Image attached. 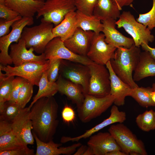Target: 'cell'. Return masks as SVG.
I'll list each match as a JSON object with an SVG mask.
<instances>
[{"label":"cell","mask_w":155,"mask_h":155,"mask_svg":"<svg viewBox=\"0 0 155 155\" xmlns=\"http://www.w3.org/2000/svg\"><path fill=\"white\" fill-rule=\"evenodd\" d=\"M30 111L28 107L22 109L11 123L13 131L26 146L34 144L35 140L31 131L32 125L30 115Z\"/></svg>","instance_id":"obj_15"},{"label":"cell","mask_w":155,"mask_h":155,"mask_svg":"<svg viewBox=\"0 0 155 155\" xmlns=\"http://www.w3.org/2000/svg\"><path fill=\"white\" fill-rule=\"evenodd\" d=\"M151 98L153 102L155 104V90L152 92L151 93Z\"/></svg>","instance_id":"obj_48"},{"label":"cell","mask_w":155,"mask_h":155,"mask_svg":"<svg viewBox=\"0 0 155 155\" xmlns=\"http://www.w3.org/2000/svg\"><path fill=\"white\" fill-rule=\"evenodd\" d=\"M113 3L118 7L120 10L124 6L130 5L132 3L133 0H111Z\"/></svg>","instance_id":"obj_43"},{"label":"cell","mask_w":155,"mask_h":155,"mask_svg":"<svg viewBox=\"0 0 155 155\" xmlns=\"http://www.w3.org/2000/svg\"><path fill=\"white\" fill-rule=\"evenodd\" d=\"M120 11L111 0H98L93 15L101 21L109 19L116 20L120 16Z\"/></svg>","instance_id":"obj_27"},{"label":"cell","mask_w":155,"mask_h":155,"mask_svg":"<svg viewBox=\"0 0 155 155\" xmlns=\"http://www.w3.org/2000/svg\"><path fill=\"white\" fill-rule=\"evenodd\" d=\"M136 123L142 130L148 132L155 129V111L146 110L136 118Z\"/></svg>","instance_id":"obj_32"},{"label":"cell","mask_w":155,"mask_h":155,"mask_svg":"<svg viewBox=\"0 0 155 155\" xmlns=\"http://www.w3.org/2000/svg\"><path fill=\"white\" fill-rule=\"evenodd\" d=\"M28 147L13 131L11 123L0 121V152Z\"/></svg>","instance_id":"obj_23"},{"label":"cell","mask_w":155,"mask_h":155,"mask_svg":"<svg viewBox=\"0 0 155 155\" xmlns=\"http://www.w3.org/2000/svg\"><path fill=\"white\" fill-rule=\"evenodd\" d=\"M126 119L125 113L120 111L117 106L115 105L113 106L110 111V115L107 118L96 125L92 128L87 130L81 135L75 137L63 136L61 138V142L65 143L67 142H78L82 139H85L90 137L93 134L105 127L115 123H122Z\"/></svg>","instance_id":"obj_17"},{"label":"cell","mask_w":155,"mask_h":155,"mask_svg":"<svg viewBox=\"0 0 155 155\" xmlns=\"http://www.w3.org/2000/svg\"><path fill=\"white\" fill-rule=\"evenodd\" d=\"M78 22V27L85 31H91L96 34L102 32L103 25L101 21L93 15H88L76 10Z\"/></svg>","instance_id":"obj_28"},{"label":"cell","mask_w":155,"mask_h":155,"mask_svg":"<svg viewBox=\"0 0 155 155\" xmlns=\"http://www.w3.org/2000/svg\"><path fill=\"white\" fill-rule=\"evenodd\" d=\"M152 88L137 87L132 89L129 96L133 98L141 106L148 107L155 106L151 98Z\"/></svg>","instance_id":"obj_30"},{"label":"cell","mask_w":155,"mask_h":155,"mask_svg":"<svg viewBox=\"0 0 155 155\" xmlns=\"http://www.w3.org/2000/svg\"><path fill=\"white\" fill-rule=\"evenodd\" d=\"M94 34L92 31H85L78 27L71 36L63 41L64 43L73 53L87 56Z\"/></svg>","instance_id":"obj_16"},{"label":"cell","mask_w":155,"mask_h":155,"mask_svg":"<svg viewBox=\"0 0 155 155\" xmlns=\"http://www.w3.org/2000/svg\"><path fill=\"white\" fill-rule=\"evenodd\" d=\"M141 46L144 51L148 52L155 61V47H151L149 46L148 44L145 43H142Z\"/></svg>","instance_id":"obj_44"},{"label":"cell","mask_w":155,"mask_h":155,"mask_svg":"<svg viewBox=\"0 0 155 155\" xmlns=\"http://www.w3.org/2000/svg\"><path fill=\"white\" fill-rule=\"evenodd\" d=\"M101 21L103 27L102 32L106 43L117 48L122 46L129 48L134 44L132 38L125 36L116 29V20L109 19Z\"/></svg>","instance_id":"obj_19"},{"label":"cell","mask_w":155,"mask_h":155,"mask_svg":"<svg viewBox=\"0 0 155 155\" xmlns=\"http://www.w3.org/2000/svg\"><path fill=\"white\" fill-rule=\"evenodd\" d=\"M58 105L53 96L37 100L31 107L30 115L32 132L42 142L53 140L59 124Z\"/></svg>","instance_id":"obj_1"},{"label":"cell","mask_w":155,"mask_h":155,"mask_svg":"<svg viewBox=\"0 0 155 155\" xmlns=\"http://www.w3.org/2000/svg\"><path fill=\"white\" fill-rule=\"evenodd\" d=\"M141 52L140 47L135 44L129 48L119 47L114 57L109 61L115 74L132 89L139 87L133 80V73L138 63Z\"/></svg>","instance_id":"obj_2"},{"label":"cell","mask_w":155,"mask_h":155,"mask_svg":"<svg viewBox=\"0 0 155 155\" xmlns=\"http://www.w3.org/2000/svg\"><path fill=\"white\" fill-rule=\"evenodd\" d=\"M53 24L41 22L38 25L31 27H25L21 38L25 42L27 48H32L36 53H44L47 44L54 37Z\"/></svg>","instance_id":"obj_4"},{"label":"cell","mask_w":155,"mask_h":155,"mask_svg":"<svg viewBox=\"0 0 155 155\" xmlns=\"http://www.w3.org/2000/svg\"><path fill=\"white\" fill-rule=\"evenodd\" d=\"M61 116L63 121L68 124L73 122L75 118V114L73 109L70 106L65 105L63 108Z\"/></svg>","instance_id":"obj_41"},{"label":"cell","mask_w":155,"mask_h":155,"mask_svg":"<svg viewBox=\"0 0 155 155\" xmlns=\"http://www.w3.org/2000/svg\"><path fill=\"white\" fill-rule=\"evenodd\" d=\"M152 88L153 91L155 90V83L153 84Z\"/></svg>","instance_id":"obj_49"},{"label":"cell","mask_w":155,"mask_h":155,"mask_svg":"<svg viewBox=\"0 0 155 155\" xmlns=\"http://www.w3.org/2000/svg\"><path fill=\"white\" fill-rule=\"evenodd\" d=\"M34 150L28 147L6 150L0 152V155H33Z\"/></svg>","instance_id":"obj_40"},{"label":"cell","mask_w":155,"mask_h":155,"mask_svg":"<svg viewBox=\"0 0 155 155\" xmlns=\"http://www.w3.org/2000/svg\"><path fill=\"white\" fill-rule=\"evenodd\" d=\"M116 22L117 28H123L132 37L135 46L140 47L142 43L152 42L154 36L150 30L137 22L129 11H123Z\"/></svg>","instance_id":"obj_6"},{"label":"cell","mask_w":155,"mask_h":155,"mask_svg":"<svg viewBox=\"0 0 155 155\" xmlns=\"http://www.w3.org/2000/svg\"><path fill=\"white\" fill-rule=\"evenodd\" d=\"M34 23L33 17H22L16 20L11 25L12 30L8 34L0 38V63L3 65L13 63L8 54L9 47L13 42L18 43L21 38L24 28L31 26Z\"/></svg>","instance_id":"obj_10"},{"label":"cell","mask_w":155,"mask_h":155,"mask_svg":"<svg viewBox=\"0 0 155 155\" xmlns=\"http://www.w3.org/2000/svg\"><path fill=\"white\" fill-rule=\"evenodd\" d=\"M106 155H126L121 150H113L108 153Z\"/></svg>","instance_id":"obj_46"},{"label":"cell","mask_w":155,"mask_h":155,"mask_svg":"<svg viewBox=\"0 0 155 155\" xmlns=\"http://www.w3.org/2000/svg\"><path fill=\"white\" fill-rule=\"evenodd\" d=\"M108 132L114 139L121 150L126 155H147L144 144L130 130L122 123L113 124Z\"/></svg>","instance_id":"obj_3"},{"label":"cell","mask_w":155,"mask_h":155,"mask_svg":"<svg viewBox=\"0 0 155 155\" xmlns=\"http://www.w3.org/2000/svg\"><path fill=\"white\" fill-rule=\"evenodd\" d=\"M22 16L20 15L15 19L11 20H7L0 18V37L6 35L9 33V28L16 20L20 19Z\"/></svg>","instance_id":"obj_42"},{"label":"cell","mask_w":155,"mask_h":155,"mask_svg":"<svg viewBox=\"0 0 155 155\" xmlns=\"http://www.w3.org/2000/svg\"><path fill=\"white\" fill-rule=\"evenodd\" d=\"M88 66L90 76L87 94L97 98L110 95V75L106 66L94 63Z\"/></svg>","instance_id":"obj_7"},{"label":"cell","mask_w":155,"mask_h":155,"mask_svg":"<svg viewBox=\"0 0 155 155\" xmlns=\"http://www.w3.org/2000/svg\"><path fill=\"white\" fill-rule=\"evenodd\" d=\"M44 53L46 60L61 59L77 62L89 65L94 63L87 56L76 54L64 45L59 37H55L46 45Z\"/></svg>","instance_id":"obj_12"},{"label":"cell","mask_w":155,"mask_h":155,"mask_svg":"<svg viewBox=\"0 0 155 155\" xmlns=\"http://www.w3.org/2000/svg\"><path fill=\"white\" fill-rule=\"evenodd\" d=\"M9 55L14 66H18L27 62H35L41 64L46 63L48 60L45 59L44 53L39 55L34 53L32 48L27 49L25 41L21 38L18 43L11 44Z\"/></svg>","instance_id":"obj_14"},{"label":"cell","mask_w":155,"mask_h":155,"mask_svg":"<svg viewBox=\"0 0 155 155\" xmlns=\"http://www.w3.org/2000/svg\"><path fill=\"white\" fill-rule=\"evenodd\" d=\"M88 146L86 145H81L77 150V151L73 154L74 155H83L86 151Z\"/></svg>","instance_id":"obj_45"},{"label":"cell","mask_w":155,"mask_h":155,"mask_svg":"<svg viewBox=\"0 0 155 155\" xmlns=\"http://www.w3.org/2000/svg\"><path fill=\"white\" fill-rule=\"evenodd\" d=\"M14 76H7L0 70V109L5 103L9 100L13 88Z\"/></svg>","instance_id":"obj_31"},{"label":"cell","mask_w":155,"mask_h":155,"mask_svg":"<svg viewBox=\"0 0 155 155\" xmlns=\"http://www.w3.org/2000/svg\"><path fill=\"white\" fill-rule=\"evenodd\" d=\"M20 15L17 12L6 6L5 4H0V18L11 20L15 19Z\"/></svg>","instance_id":"obj_39"},{"label":"cell","mask_w":155,"mask_h":155,"mask_svg":"<svg viewBox=\"0 0 155 155\" xmlns=\"http://www.w3.org/2000/svg\"><path fill=\"white\" fill-rule=\"evenodd\" d=\"M50 65L49 60L44 64L29 62L16 67L0 64V70L4 71L6 76L22 77L30 82L34 85L38 86L43 73L49 69Z\"/></svg>","instance_id":"obj_9"},{"label":"cell","mask_w":155,"mask_h":155,"mask_svg":"<svg viewBox=\"0 0 155 155\" xmlns=\"http://www.w3.org/2000/svg\"><path fill=\"white\" fill-rule=\"evenodd\" d=\"M57 80L56 82L58 92L65 95L73 103L76 105L77 108H80L84 102L85 95L82 87L60 75Z\"/></svg>","instance_id":"obj_20"},{"label":"cell","mask_w":155,"mask_h":155,"mask_svg":"<svg viewBox=\"0 0 155 155\" xmlns=\"http://www.w3.org/2000/svg\"><path fill=\"white\" fill-rule=\"evenodd\" d=\"M22 109L17 102L8 100L0 109V121L11 123Z\"/></svg>","instance_id":"obj_33"},{"label":"cell","mask_w":155,"mask_h":155,"mask_svg":"<svg viewBox=\"0 0 155 155\" xmlns=\"http://www.w3.org/2000/svg\"><path fill=\"white\" fill-rule=\"evenodd\" d=\"M44 2V0H5V5L22 17H33Z\"/></svg>","instance_id":"obj_24"},{"label":"cell","mask_w":155,"mask_h":155,"mask_svg":"<svg viewBox=\"0 0 155 155\" xmlns=\"http://www.w3.org/2000/svg\"><path fill=\"white\" fill-rule=\"evenodd\" d=\"M26 79L19 76L14 78L13 82L12 92L9 100L17 102L19 93Z\"/></svg>","instance_id":"obj_38"},{"label":"cell","mask_w":155,"mask_h":155,"mask_svg":"<svg viewBox=\"0 0 155 155\" xmlns=\"http://www.w3.org/2000/svg\"><path fill=\"white\" fill-rule=\"evenodd\" d=\"M5 0H0V4H5Z\"/></svg>","instance_id":"obj_50"},{"label":"cell","mask_w":155,"mask_h":155,"mask_svg":"<svg viewBox=\"0 0 155 155\" xmlns=\"http://www.w3.org/2000/svg\"><path fill=\"white\" fill-rule=\"evenodd\" d=\"M78 27L77 13L75 11L68 13L63 21L53 29V36L59 37L63 41L70 37Z\"/></svg>","instance_id":"obj_25"},{"label":"cell","mask_w":155,"mask_h":155,"mask_svg":"<svg viewBox=\"0 0 155 155\" xmlns=\"http://www.w3.org/2000/svg\"><path fill=\"white\" fill-rule=\"evenodd\" d=\"M59 71L63 77L81 85L85 95L87 94L90 76L88 65L62 59Z\"/></svg>","instance_id":"obj_11"},{"label":"cell","mask_w":155,"mask_h":155,"mask_svg":"<svg viewBox=\"0 0 155 155\" xmlns=\"http://www.w3.org/2000/svg\"><path fill=\"white\" fill-rule=\"evenodd\" d=\"M32 133L36 144L35 155H71L82 145L78 143L67 147H60L62 144L56 143L53 140L47 142H42L35 133Z\"/></svg>","instance_id":"obj_22"},{"label":"cell","mask_w":155,"mask_h":155,"mask_svg":"<svg viewBox=\"0 0 155 155\" xmlns=\"http://www.w3.org/2000/svg\"><path fill=\"white\" fill-rule=\"evenodd\" d=\"M75 0H46L37 12L36 18L41 22L59 25L69 13L75 11Z\"/></svg>","instance_id":"obj_5"},{"label":"cell","mask_w":155,"mask_h":155,"mask_svg":"<svg viewBox=\"0 0 155 155\" xmlns=\"http://www.w3.org/2000/svg\"><path fill=\"white\" fill-rule=\"evenodd\" d=\"M33 84L26 79L18 97L17 103L23 108L30 100L33 93Z\"/></svg>","instance_id":"obj_34"},{"label":"cell","mask_w":155,"mask_h":155,"mask_svg":"<svg viewBox=\"0 0 155 155\" xmlns=\"http://www.w3.org/2000/svg\"><path fill=\"white\" fill-rule=\"evenodd\" d=\"M153 0L152 7L148 12L140 14L136 20L143 24L150 30L155 28V0Z\"/></svg>","instance_id":"obj_35"},{"label":"cell","mask_w":155,"mask_h":155,"mask_svg":"<svg viewBox=\"0 0 155 155\" xmlns=\"http://www.w3.org/2000/svg\"><path fill=\"white\" fill-rule=\"evenodd\" d=\"M103 33H95L87 57L94 63L105 65L113 58L117 48L106 43Z\"/></svg>","instance_id":"obj_13"},{"label":"cell","mask_w":155,"mask_h":155,"mask_svg":"<svg viewBox=\"0 0 155 155\" xmlns=\"http://www.w3.org/2000/svg\"><path fill=\"white\" fill-rule=\"evenodd\" d=\"M106 66L110 73V94L114 97L113 103L117 106H122L125 104V97L129 96L132 88L115 74L112 69L110 61L107 63Z\"/></svg>","instance_id":"obj_21"},{"label":"cell","mask_w":155,"mask_h":155,"mask_svg":"<svg viewBox=\"0 0 155 155\" xmlns=\"http://www.w3.org/2000/svg\"><path fill=\"white\" fill-rule=\"evenodd\" d=\"M38 86L39 89L38 92L28 107L30 110L34 104L39 98L44 97L53 96L58 92L57 86L56 82H51L48 80L47 70L43 73L38 83Z\"/></svg>","instance_id":"obj_29"},{"label":"cell","mask_w":155,"mask_h":155,"mask_svg":"<svg viewBox=\"0 0 155 155\" xmlns=\"http://www.w3.org/2000/svg\"><path fill=\"white\" fill-rule=\"evenodd\" d=\"M154 76H155V60L148 52H141L133 75L134 81H138L145 78Z\"/></svg>","instance_id":"obj_26"},{"label":"cell","mask_w":155,"mask_h":155,"mask_svg":"<svg viewBox=\"0 0 155 155\" xmlns=\"http://www.w3.org/2000/svg\"><path fill=\"white\" fill-rule=\"evenodd\" d=\"M87 145L92 149L94 155H106L113 150H121L109 132H99L91 136L87 142Z\"/></svg>","instance_id":"obj_18"},{"label":"cell","mask_w":155,"mask_h":155,"mask_svg":"<svg viewBox=\"0 0 155 155\" xmlns=\"http://www.w3.org/2000/svg\"></svg>","instance_id":"obj_51"},{"label":"cell","mask_w":155,"mask_h":155,"mask_svg":"<svg viewBox=\"0 0 155 155\" xmlns=\"http://www.w3.org/2000/svg\"><path fill=\"white\" fill-rule=\"evenodd\" d=\"M61 59H55L49 60L50 65L47 70V76L48 80L51 82H55L59 77V73Z\"/></svg>","instance_id":"obj_37"},{"label":"cell","mask_w":155,"mask_h":155,"mask_svg":"<svg viewBox=\"0 0 155 155\" xmlns=\"http://www.w3.org/2000/svg\"><path fill=\"white\" fill-rule=\"evenodd\" d=\"M83 155H94V154L92 149L88 146Z\"/></svg>","instance_id":"obj_47"},{"label":"cell","mask_w":155,"mask_h":155,"mask_svg":"<svg viewBox=\"0 0 155 155\" xmlns=\"http://www.w3.org/2000/svg\"><path fill=\"white\" fill-rule=\"evenodd\" d=\"M114 97L110 95L97 98L86 94L81 106L77 108L79 118L84 123L89 122L107 110L114 103Z\"/></svg>","instance_id":"obj_8"},{"label":"cell","mask_w":155,"mask_h":155,"mask_svg":"<svg viewBox=\"0 0 155 155\" xmlns=\"http://www.w3.org/2000/svg\"><path fill=\"white\" fill-rule=\"evenodd\" d=\"M98 0H75L76 10L87 15H93L94 8Z\"/></svg>","instance_id":"obj_36"}]
</instances>
